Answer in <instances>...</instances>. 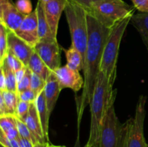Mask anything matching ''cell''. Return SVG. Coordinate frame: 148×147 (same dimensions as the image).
<instances>
[{
  "mask_svg": "<svg viewBox=\"0 0 148 147\" xmlns=\"http://www.w3.org/2000/svg\"><path fill=\"white\" fill-rule=\"evenodd\" d=\"M66 56V65L74 70H83L84 60L82 54L79 50H77L72 46L68 49H64Z\"/></svg>",
  "mask_w": 148,
  "mask_h": 147,
  "instance_id": "obj_20",
  "label": "cell"
},
{
  "mask_svg": "<svg viewBox=\"0 0 148 147\" xmlns=\"http://www.w3.org/2000/svg\"><path fill=\"white\" fill-rule=\"evenodd\" d=\"M133 6L140 12H148V0H131Z\"/></svg>",
  "mask_w": 148,
  "mask_h": 147,
  "instance_id": "obj_33",
  "label": "cell"
},
{
  "mask_svg": "<svg viewBox=\"0 0 148 147\" xmlns=\"http://www.w3.org/2000/svg\"><path fill=\"white\" fill-rule=\"evenodd\" d=\"M130 22L140 34L148 53V12L134 14Z\"/></svg>",
  "mask_w": 148,
  "mask_h": 147,
  "instance_id": "obj_17",
  "label": "cell"
},
{
  "mask_svg": "<svg viewBox=\"0 0 148 147\" xmlns=\"http://www.w3.org/2000/svg\"><path fill=\"white\" fill-rule=\"evenodd\" d=\"M85 147H86V146H85Z\"/></svg>",
  "mask_w": 148,
  "mask_h": 147,
  "instance_id": "obj_45",
  "label": "cell"
},
{
  "mask_svg": "<svg viewBox=\"0 0 148 147\" xmlns=\"http://www.w3.org/2000/svg\"><path fill=\"white\" fill-rule=\"evenodd\" d=\"M62 90V89L56 76L53 72H52L51 74L46 80V86L43 89V93H44L48 110L50 115L54 109L56 101L59 98V94Z\"/></svg>",
  "mask_w": 148,
  "mask_h": 147,
  "instance_id": "obj_15",
  "label": "cell"
},
{
  "mask_svg": "<svg viewBox=\"0 0 148 147\" xmlns=\"http://www.w3.org/2000/svg\"><path fill=\"white\" fill-rule=\"evenodd\" d=\"M32 71L27 68L24 77L17 84V94L23 92L26 89H30V82H31Z\"/></svg>",
  "mask_w": 148,
  "mask_h": 147,
  "instance_id": "obj_30",
  "label": "cell"
},
{
  "mask_svg": "<svg viewBox=\"0 0 148 147\" xmlns=\"http://www.w3.org/2000/svg\"><path fill=\"white\" fill-rule=\"evenodd\" d=\"M0 96L4 99L10 115L15 116L16 110L20 100L18 94L9 90L0 91Z\"/></svg>",
  "mask_w": 148,
  "mask_h": 147,
  "instance_id": "obj_21",
  "label": "cell"
},
{
  "mask_svg": "<svg viewBox=\"0 0 148 147\" xmlns=\"http://www.w3.org/2000/svg\"><path fill=\"white\" fill-rule=\"evenodd\" d=\"M0 66H4L5 67L8 68L10 70L16 72L20 69H23L24 66V63L21 61L19 59H17L15 56L10 53H7L6 58L4 59L3 63Z\"/></svg>",
  "mask_w": 148,
  "mask_h": 147,
  "instance_id": "obj_23",
  "label": "cell"
},
{
  "mask_svg": "<svg viewBox=\"0 0 148 147\" xmlns=\"http://www.w3.org/2000/svg\"><path fill=\"white\" fill-rule=\"evenodd\" d=\"M34 51L52 71L61 66L62 48L57 39L53 37L41 39L35 46Z\"/></svg>",
  "mask_w": 148,
  "mask_h": 147,
  "instance_id": "obj_8",
  "label": "cell"
},
{
  "mask_svg": "<svg viewBox=\"0 0 148 147\" xmlns=\"http://www.w3.org/2000/svg\"><path fill=\"white\" fill-rule=\"evenodd\" d=\"M116 92V90L113 89V85L110 84L105 75L100 71L90 103V129L86 147H98L103 118L110 101Z\"/></svg>",
  "mask_w": 148,
  "mask_h": 147,
  "instance_id": "obj_2",
  "label": "cell"
},
{
  "mask_svg": "<svg viewBox=\"0 0 148 147\" xmlns=\"http://www.w3.org/2000/svg\"><path fill=\"white\" fill-rule=\"evenodd\" d=\"M31 104L29 103V102H24V101H22L20 99L18 102V105H17V110H16L15 116L17 118H20L22 120L24 121L26 117H27V114H28L30 106H31Z\"/></svg>",
  "mask_w": 148,
  "mask_h": 147,
  "instance_id": "obj_29",
  "label": "cell"
},
{
  "mask_svg": "<svg viewBox=\"0 0 148 147\" xmlns=\"http://www.w3.org/2000/svg\"><path fill=\"white\" fill-rule=\"evenodd\" d=\"M38 17V35L40 40L46 38H55L51 31L50 27L49 25L43 9V4L38 0L37 5L36 7ZM57 39V38H56Z\"/></svg>",
  "mask_w": 148,
  "mask_h": 147,
  "instance_id": "obj_18",
  "label": "cell"
},
{
  "mask_svg": "<svg viewBox=\"0 0 148 147\" xmlns=\"http://www.w3.org/2000/svg\"><path fill=\"white\" fill-rule=\"evenodd\" d=\"M47 147H66L64 146H56V145H53V144H51L50 143H49Z\"/></svg>",
  "mask_w": 148,
  "mask_h": 147,
  "instance_id": "obj_42",
  "label": "cell"
},
{
  "mask_svg": "<svg viewBox=\"0 0 148 147\" xmlns=\"http://www.w3.org/2000/svg\"><path fill=\"white\" fill-rule=\"evenodd\" d=\"M131 19L132 17L125 19L111 29L104 46L100 70L111 85H114L116 76V63L120 43Z\"/></svg>",
  "mask_w": 148,
  "mask_h": 147,
  "instance_id": "obj_3",
  "label": "cell"
},
{
  "mask_svg": "<svg viewBox=\"0 0 148 147\" xmlns=\"http://www.w3.org/2000/svg\"><path fill=\"white\" fill-rule=\"evenodd\" d=\"M10 31L6 26L0 24V65L2 64L8 53V34Z\"/></svg>",
  "mask_w": 148,
  "mask_h": 147,
  "instance_id": "obj_22",
  "label": "cell"
},
{
  "mask_svg": "<svg viewBox=\"0 0 148 147\" xmlns=\"http://www.w3.org/2000/svg\"><path fill=\"white\" fill-rule=\"evenodd\" d=\"M8 52L20 59L25 66H27L34 48L17 37L13 32L8 34Z\"/></svg>",
  "mask_w": 148,
  "mask_h": 147,
  "instance_id": "obj_13",
  "label": "cell"
},
{
  "mask_svg": "<svg viewBox=\"0 0 148 147\" xmlns=\"http://www.w3.org/2000/svg\"><path fill=\"white\" fill-rule=\"evenodd\" d=\"M19 142H20V147H34V144L31 141L26 138H19Z\"/></svg>",
  "mask_w": 148,
  "mask_h": 147,
  "instance_id": "obj_38",
  "label": "cell"
},
{
  "mask_svg": "<svg viewBox=\"0 0 148 147\" xmlns=\"http://www.w3.org/2000/svg\"><path fill=\"white\" fill-rule=\"evenodd\" d=\"M38 95H37V93L35 92L31 89H26V90L23 91V92L18 93L19 99L20 100L24 101V102H29L30 104L34 103L36 102Z\"/></svg>",
  "mask_w": 148,
  "mask_h": 147,
  "instance_id": "obj_32",
  "label": "cell"
},
{
  "mask_svg": "<svg viewBox=\"0 0 148 147\" xmlns=\"http://www.w3.org/2000/svg\"><path fill=\"white\" fill-rule=\"evenodd\" d=\"M27 66H24L23 69H20V70H18L17 71L15 72V76L17 81V84H18L19 82L21 81V79L24 77L25 74L26 73V71H27Z\"/></svg>",
  "mask_w": 148,
  "mask_h": 147,
  "instance_id": "obj_37",
  "label": "cell"
},
{
  "mask_svg": "<svg viewBox=\"0 0 148 147\" xmlns=\"http://www.w3.org/2000/svg\"><path fill=\"white\" fill-rule=\"evenodd\" d=\"M0 147H4V146H0Z\"/></svg>",
  "mask_w": 148,
  "mask_h": 147,
  "instance_id": "obj_44",
  "label": "cell"
},
{
  "mask_svg": "<svg viewBox=\"0 0 148 147\" xmlns=\"http://www.w3.org/2000/svg\"><path fill=\"white\" fill-rule=\"evenodd\" d=\"M16 123H17V128L18 130L19 134H20V136L21 138H26V139L30 140V141H31L33 143L34 145L37 144L34 137L33 136L30 130L27 128V125H26L24 121L16 117Z\"/></svg>",
  "mask_w": 148,
  "mask_h": 147,
  "instance_id": "obj_25",
  "label": "cell"
},
{
  "mask_svg": "<svg viewBox=\"0 0 148 147\" xmlns=\"http://www.w3.org/2000/svg\"><path fill=\"white\" fill-rule=\"evenodd\" d=\"M12 147H20L19 139H10Z\"/></svg>",
  "mask_w": 148,
  "mask_h": 147,
  "instance_id": "obj_40",
  "label": "cell"
},
{
  "mask_svg": "<svg viewBox=\"0 0 148 147\" xmlns=\"http://www.w3.org/2000/svg\"><path fill=\"white\" fill-rule=\"evenodd\" d=\"M35 105L36 106L39 118H40V122H41L42 128H43V133L46 136V140L49 142V122L50 114H49V110H48L47 104H46V98H45L43 91L40 92L37 97Z\"/></svg>",
  "mask_w": 148,
  "mask_h": 147,
  "instance_id": "obj_16",
  "label": "cell"
},
{
  "mask_svg": "<svg viewBox=\"0 0 148 147\" xmlns=\"http://www.w3.org/2000/svg\"><path fill=\"white\" fill-rule=\"evenodd\" d=\"M0 67L4 69L5 74L7 90L17 93V81L15 76V72L4 66H0Z\"/></svg>",
  "mask_w": 148,
  "mask_h": 147,
  "instance_id": "obj_24",
  "label": "cell"
},
{
  "mask_svg": "<svg viewBox=\"0 0 148 147\" xmlns=\"http://www.w3.org/2000/svg\"><path fill=\"white\" fill-rule=\"evenodd\" d=\"M68 0H51L43 4L46 15L51 31L55 38H57L58 27L62 12L67 5Z\"/></svg>",
  "mask_w": 148,
  "mask_h": 147,
  "instance_id": "obj_12",
  "label": "cell"
},
{
  "mask_svg": "<svg viewBox=\"0 0 148 147\" xmlns=\"http://www.w3.org/2000/svg\"><path fill=\"white\" fill-rule=\"evenodd\" d=\"M27 67L32 72L40 76L46 82L53 72L35 51L30 57Z\"/></svg>",
  "mask_w": 148,
  "mask_h": 147,
  "instance_id": "obj_19",
  "label": "cell"
},
{
  "mask_svg": "<svg viewBox=\"0 0 148 147\" xmlns=\"http://www.w3.org/2000/svg\"><path fill=\"white\" fill-rule=\"evenodd\" d=\"M64 12L72 37V46L80 52L85 63L89 37L88 14L82 7L69 1Z\"/></svg>",
  "mask_w": 148,
  "mask_h": 147,
  "instance_id": "obj_4",
  "label": "cell"
},
{
  "mask_svg": "<svg viewBox=\"0 0 148 147\" xmlns=\"http://www.w3.org/2000/svg\"><path fill=\"white\" fill-rule=\"evenodd\" d=\"M13 33L34 48L40 40L36 10L26 15L18 29Z\"/></svg>",
  "mask_w": 148,
  "mask_h": 147,
  "instance_id": "obj_9",
  "label": "cell"
},
{
  "mask_svg": "<svg viewBox=\"0 0 148 147\" xmlns=\"http://www.w3.org/2000/svg\"><path fill=\"white\" fill-rule=\"evenodd\" d=\"M49 143H45V144H40V143H38V144H35L34 147H47Z\"/></svg>",
  "mask_w": 148,
  "mask_h": 147,
  "instance_id": "obj_41",
  "label": "cell"
},
{
  "mask_svg": "<svg viewBox=\"0 0 148 147\" xmlns=\"http://www.w3.org/2000/svg\"><path fill=\"white\" fill-rule=\"evenodd\" d=\"M26 15L20 12L12 0H0V24L11 32L18 29Z\"/></svg>",
  "mask_w": 148,
  "mask_h": 147,
  "instance_id": "obj_10",
  "label": "cell"
},
{
  "mask_svg": "<svg viewBox=\"0 0 148 147\" xmlns=\"http://www.w3.org/2000/svg\"><path fill=\"white\" fill-rule=\"evenodd\" d=\"M147 97L141 95L138 99L133 118L126 122V134L124 147H148L144 134V125L145 119V105Z\"/></svg>",
  "mask_w": 148,
  "mask_h": 147,
  "instance_id": "obj_6",
  "label": "cell"
},
{
  "mask_svg": "<svg viewBox=\"0 0 148 147\" xmlns=\"http://www.w3.org/2000/svg\"><path fill=\"white\" fill-rule=\"evenodd\" d=\"M14 128H17L15 116L14 115L0 116V130L1 131L5 133Z\"/></svg>",
  "mask_w": 148,
  "mask_h": 147,
  "instance_id": "obj_27",
  "label": "cell"
},
{
  "mask_svg": "<svg viewBox=\"0 0 148 147\" xmlns=\"http://www.w3.org/2000/svg\"><path fill=\"white\" fill-rule=\"evenodd\" d=\"M92 1H93L94 4L101 2V1H116V2L119 3H125V1H124L123 0H92Z\"/></svg>",
  "mask_w": 148,
  "mask_h": 147,
  "instance_id": "obj_39",
  "label": "cell"
},
{
  "mask_svg": "<svg viewBox=\"0 0 148 147\" xmlns=\"http://www.w3.org/2000/svg\"><path fill=\"white\" fill-rule=\"evenodd\" d=\"M68 1L79 6L83 10H85L89 15L92 16L95 19H97V17H98L97 12L92 0H68Z\"/></svg>",
  "mask_w": 148,
  "mask_h": 147,
  "instance_id": "obj_26",
  "label": "cell"
},
{
  "mask_svg": "<svg viewBox=\"0 0 148 147\" xmlns=\"http://www.w3.org/2000/svg\"><path fill=\"white\" fill-rule=\"evenodd\" d=\"M97 12V20L111 29L119 22L132 17L136 9L127 3L116 1H101L94 4Z\"/></svg>",
  "mask_w": 148,
  "mask_h": 147,
  "instance_id": "obj_7",
  "label": "cell"
},
{
  "mask_svg": "<svg viewBox=\"0 0 148 147\" xmlns=\"http://www.w3.org/2000/svg\"><path fill=\"white\" fill-rule=\"evenodd\" d=\"M0 144L4 147H12L10 139L1 131H0Z\"/></svg>",
  "mask_w": 148,
  "mask_h": 147,
  "instance_id": "obj_34",
  "label": "cell"
},
{
  "mask_svg": "<svg viewBox=\"0 0 148 147\" xmlns=\"http://www.w3.org/2000/svg\"><path fill=\"white\" fill-rule=\"evenodd\" d=\"M116 92L111 98L103 118L98 147H124L127 125L119 120L115 110L114 102Z\"/></svg>",
  "mask_w": 148,
  "mask_h": 147,
  "instance_id": "obj_5",
  "label": "cell"
},
{
  "mask_svg": "<svg viewBox=\"0 0 148 147\" xmlns=\"http://www.w3.org/2000/svg\"><path fill=\"white\" fill-rule=\"evenodd\" d=\"M40 1H41L42 3H43V4H46V2H48V1H51V0H40Z\"/></svg>",
  "mask_w": 148,
  "mask_h": 147,
  "instance_id": "obj_43",
  "label": "cell"
},
{
  "mask_svg": "<svg viewBox=\"0 0 148 147\" xmlns=\"http://www.w3.org/2000/svg\"><path fill=\"white\" fill-rule=\"evenodd\" d=\"M0 72H1V76H0V91L7 90V84H6V77L5 74H4V69L0 67Z\"/></svg>",
  "mask_w": 148,
  "mask_h": 147,
  "instance_id": "obj_36",
  "label": "cell"
},
{
  "mask_svg": "<svg viewBox=\"0 0 148 147\" xmlns=\"http://www.w3.org/2000/svg\"><path fill=\"white\" fill-rule=\"evenodd\" d=\"M15 5L19 11L25 15H27L33 12V6L30 0H17Z\"/></svg>",
  "mask_w": 148,
  "mask_h": 147,
  "instance_id": "obj_31",
  "label": "cell"
},
{
  "mask_svg": "<svg viewBox=\"0 0 148 147\" xmlns=\"http://www.w3.org/2000/svg\"><path fill=\"white\" fill-rule=\"evenodd\" d=\"M46 86V81L43 80L40 76L32 72L31 82H30V89L39 95L44 89Z\"/></svg>",
  "mask_w": 148,
  "mask_h": 147,
  "instance_id": "obj_28",
  "label": "cell"
},
{
  "mask_svg": "<svg viewBox=\"0 0 148 147\" xmlns=\"http://www.w3.org/2000/svg\"><path fill=\"white\" fill-rule=\"evenodd\" d=\"M24 122L27 125V128H29L37 144L38 143H40V144L49 143L46 140L44 133H43L41 122H40V118L38 114L35 102L31 104L30 110Z\"/></svg>",
  "mask_w": 148,
  "mask_h": 147,
  "instance_id": "obj_14",
  "label": "cell"
},
{
  "mask_svg": "<svg viewBox=\"0 0 148 147\" xmlns=\"http://www.w3.org/2000/svg\"><path fill=\"white\" fill-rule=\"evenodd\" d=\"M62 89L69 88L75 92H77L83 89L85 80L79 74V71L74 70L67 65L60 66L53 71Z\"/></svg>",
  "mask_w": 148,
  "mask_h": 147,
  "instance_id": "obj_11",
  "label": "cell"
},
{
  "mask_svg": "<svg viewBox=\"0 0 148 147\" xmlns=\"http://www.w3.org/2000/svg\"><path fill=\"white\" fill-rule=\"evenodd\" d=\"M88 43L84 63L85 84L78 105V126L87 105H90L100 71L103 51L111 29L106 27L92 16L88 14Z\"/></svg>",
  "mask_w": 148,
  "mask_h": 147,
  "instance_id": "obj_1",
  "label": "cell"
},
{
  "mask_svg": "<svg viewBox=\"0 0 148 147\" xmlns=\"http://www.w3.org/2000/svg\"><path fill=\"white\" fill-rule=\"evenodd\" d=\"M4 134H5L10 139H19V138H20L18 130H17V128H14L9 130L7 132L4 133Z\"/></svg>",
  "mask_w": 148,
  "mask_h": 147,
  "instance_id": "obj_35",
  "label": "cell"
}]
</instances>
